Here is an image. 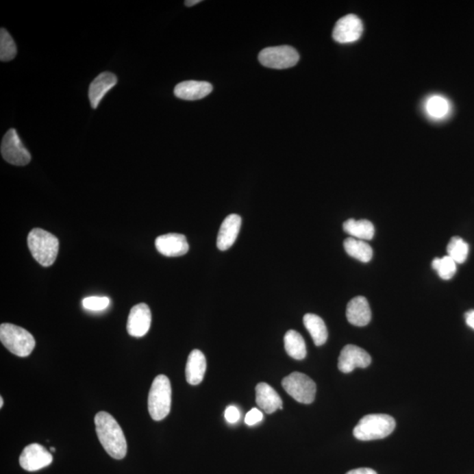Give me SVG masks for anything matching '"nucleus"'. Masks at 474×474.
<instances>
[{"label": "nucleus", "mask_w": 474, "mask_h": 474, "mask_svg": "<svg viewBox=\"0 0 474 474\" xmlns=\"http://www.w3.org/2000/svg\"><path fill=\"white\" fill-rule=\"evenodd\" d=\"M255 401L258 407L266 414H273L283 410V402L277 392L266 383L255 386Z\"/></svg>", "instance_id": "18"}, {"label": "nucleus", "mask_w": 474, "mask_h": 474, "mask_svg": "<svg viewBox=\"0 0 474 474\" xmlns=\"http://www.w3.org/2000/svg\"><path fill=\"white\" fill-rule=\"evenodd\" d=\"M345 251L351 258H356L363 263L372 260L373 251L372 247L363 240L349 237L344 242Z\"/></svg>", "instance_id": "22"}, {"label": "nucleus", "mask_w": 474, "mask_h": 474, "mask_svg": "<svg viewBox=\"0 0 474 474\" xmlns=\"http://www.w3.org/2000/svg\"><path fill=\"white\" fill-rule=\"evenodd\" d=\"M344 230L351 237L360 240H372L375 233L374 226L367 220L349 219L344 223Z\"/></svg>", "instance_id": "21"}, {"label": "nucleus", "mask_w": 474, "mask_h": 474, "mask_svg": "<svg viewBox=\"0 0 474 474\" xmlns=\"http://www.w3.org/2000/svg\"><path fill=\"white\" fill-rule=\"evenodd\" d=\"M372 358L363 349L349 345L342 349L338 358V369L342 373H351L355 368H366L370 366Z\"/></svg>", "instance_id": "11"}, {"label": "nucleus", "mask_w": 474, "mask_h": 474, "mask_svg": "<svg viewBox=\"0 0 474 474\" xmlns=\"http://www.w3.org/2000/svg\"><path fill=\"white\" fill-rule=\"evenodd\" d=\"M155 245L159 253L165 257H181L189 251L186 236L181 234L171 233L158 236Z\"/></svg>", "instance_id": "13"}, {"label": "nucleus", "mask_w": 474, "mask_h": 474, "mask_svg": "<svg viewBox=\"0 0 474 474\" xmlns=\"http://www.w3.org/2000/svg\"><path fill=\"white\" fill-rule=\"evenodd\" d=\"M303 323L305 329L310 332L314 345L321 346L325 344L329 334L322 318L316 314H307L304 316Z\"/></svg>", "instance_id": "20"}, {"label": "nucleus", "mask_w": 474, "mask_h": 474, "mask_svg": "<svg viewBox=\"0 0 474 474\" xmlns=\"http://www.w3.org/2000/svg\"><path fill=\"white\" fill-rule=\"evenodd\" d=\"M213 86L205 81H184L177 85L174 95L184 101H199L210 95Z\"/></svg>", "instance_id": "15"}, {"label": "nucleus", "mask_w": 474, "mask_h": 474, "mask_svg": "<svg viewBox=\"0 0 474 474\" xmlns=\"http://www.w3.org/2000/svg\"><path fill=\"white\" fill-rule=\"evenodd\" d=\"M283 388L299 403L310 404L316 398V385L305 374L295 372L282 380Z\"/></svg>", "instance_id": "6"}, {"label": "nucleus", "mask_w": 474, "mask_h": 474, "mask_svg": "<svg viewBox=\"0 0 474 474\" xmlns=\"http://www.w3.org/2000/svg\"><path fill=\"white\" fill-rule=\"evenodd\" d=\"M346 474H377L375 471L370 469H358L350 471Z\"/></svg>", "instance_id": "31"}, {"label": "nucleus", "mask_w": 474, "mask_h": 474, "mask_svg": "<svg viewBox=\"0 0 474 474\" xmlns=\"http://www.w3.org/2000/svg\"><path fill=\"white\" fill-rule=\"evenodd\" d=\"M467 325L474 329V310H470L464 314Z\"/></svg>", "instance_id": "32"}, {"label": "nucleus", "mask_w": 474, "mask_h": 474, "mask_svg": "<svg viewBox=\"0 0 474 474\" xmlns=\"http://www.w3.org/2000/svg\"><path fill=\"white\" fill-rule=\"evenodd\" d=\"M97 435L109 456L123 460L127 455V445L124 433L113 416L99 412L95 418Z\"/></svg>", "instance_id": "1"}, {"label": "nucleus", "mask_w": 474, "mask_h": 474, "mask_svg": "<svg viewBox=\"0 0 474 474\" xmlns=\"http://www.w3.org/2000/svg\"><path fill=\"white\" fill-rule=\"evenodd\" d=\"M346 317L352 325L366 326L372 319V312L367 299L362 296L352 299L347 305Z\"/></svg>", "instance_id": "17"}, {"label": "nucleus", "mask_w": 474, "mask_h": 474, "mask_svg": "<svg viewBox=\"0 0 474 474\" xmlns=\"http://www.w3.org/2000/svg\"><path fill=\"white\" fill-rule=\"evenodd\" d=\"M258 60L264 67L284 70L295 66L299 60V55L291 46L271 47L260 53Z\"/></svg>", "instance_id": "7"}, {"label": "nucleus", "mask_w": 474, "mask_h": 474, "mask_svg": "<svg viewBox=\"0 0 474 474\" xmlns=\"http://www.w3.org/2000/svg\"><path fill=\"white\" fill-rule=\"evenodd\" d=\"M117 77L114 73H102L93 79L89 87V99L93 109L98 108L105 95L117 85Z\"/></svg>", "instance_id": "16"}, {"label": "nucleus", "mask_w": 474, "mask_h": 474, "mask_svg": "<svg viewBox=\"0 0 474 474\" xmlns=\"http://www.w3.org/2000/svg\"><path fill=\"white\" fill-rule=\"evenodd\" d=\"M83 307L90 311H101L110 305V299L108 297H87L83 299Z\"/></svg>", "instance_id": "28"}, {"label": "nucleus", "mask_w": 474, "mask_h": 474, "mask_svg": "<svg viewBox=\"0 0 474 474\" xmlns=\"http://www.w3.org/2000/svg\"><path fill=\"white\" fill-rule=\"evenodd\" d=\"M395 420L388 414H368L355 427L353 434L360 441H372L383 439L394 432Z\"/></svg>", "instance_id": "3"}, {"label": "nucleus", "mask_w": 474, "mask_h": 474, "mask_svg": "<svg viewBox=\"0 0 474 474\" xmlns=\"http://www.w3.org/2000/svg\"><path fill=\"white\" fill-rule=\"evenodd\" d=\"M426 112L429 117L435 120H441L450 113V102L445 97L434 95L429 97L426 102Z\"/></svg>", "instance_id": "24"}, {"label": "nucleus", "mask_w": 474, "mask_h": 474, "mask_svg": "<svg viewBox=\"0 0 474 474\" xmlns=\"http://www.w3.org/2000/svg\"><path fill=\"white\" fill-rule=\"evenodd\" d=\"M201 2V0H187V1L185 2V4L186 6H192L197 5Z\"/></svg>", "instance_id": "33"}, {"label": "nucleus", "mask_w": 474, "mask_h": 474, "mask_svg": "<svg viewBox=\"0 0 474 474\" xmlns=\"http://www.w3.org/2000/svg\"><path fill=\"white\" fill-rule=\"evenodd\" d=\"M363 23L355 14L340 18L333 30V38L339 43L354 42L363 34Z\"/></svg>", "instance_id": "10"}, {"label": "nucleus", "mask_w": 474, "mask_h": 474, "mask_svg": "<svg viewBox=\"0 0 474 474\" xmlns=\"http://www.w3.org/2000/svg\"><path fill=\"white\" fill-rule=\"evenodd\" d=\"M3 404H4V400H3L2 397H0V408H2Z\"/></svg>", "instance_id": "34"}, {"label": "nucleus", "mask_w": 474, "mask_h": 474, "mask_svg": "<svg viewBox=\"0 0 474 474\" xmlns=\"http://www.w3.org/2000/svg\"><path fill=\"white\" fill-rule=\"evenodd\" d=\"M0 340L9 351L18 357H27L36 347V340L32 334L23 327L11 323L1 324Z\"/></svg>", "instance_id": "4"}, {"label": "nucleus", "mask_w": 474, "mask_h": 474, "mask_svg": "<svg viewBox=\"0 0 474 474\" xmlns=\"http://www.w3.org/2000/svg\"><path fill=\"white\" fill-rule=\"evenodd\" d=\"M151 311L149 305L140 303L130 310L127 319V333L134 338H142L148 333L151 325Z\"/></svg>", "instance_id": "12"}, {"label": "nucleus", "mask_w": 474, "mask_h": 474, "mask_svg": "<svg viewBox=\"0 0 474 474\" xmlns=\"http://www.w3.org/2000/svg\"><path fill=\"white\" fill-rule=\"evenodd\" d=\"M51 452H55V449L54 447H51Z\"/></svg>", "instance_id": "35"}, {"label": "nucleus", "mask_w": 474, "mask_h": 474, "mask_svg": "<svg viewBox=\"0 0 474 474\" xmlns=\"http://www.w3.org/2000/svg\"><path fill=\"white\" fill-rule=\"evenodd\" d=\"M1 155L8 163L24 166L30 163L31 155L21 142L16 130L12 129L6 132L1 142Z\"/></svg>", "instance_id": "8"}, {"label": "nucleus", "mask_w": 474, "mask_h": 474, "mask_svg": "<svg viewBox=\"0 0 474 474\" xmlns=\"http://www.w3.org/2000/svg\"><path fill=\"white\" fill-rule=\"evenodd\" d=\"M432 268L441 279L449 280L456 273L457 264L449 255H445L442 258H436L432 262Z\"/></svg>", "instance_id": "26"}, {"label": "nucleus", "mask_w": 474, "mask_h": 474, "mask_svg": "<svg viewBox=\"0 0 474 474\" xmlns=\"http://www.w3.org/2000/svg\"><path fill=\"white\" fill-rule=\"evenodd\" d=\"M29 251L40 266H51L57 260L59 241L51 233L42 229H34L27 236Z\"/></svg>", "instance_id": "2"}, {"label": "nucleus", "mask_w": 474, "mask_h": 474, "mask_svg": "<svg viewBox=\"0 0 474 474\" xmlns=\"http://www.w3.org/2000/svg\"><path fill=\"white\" fill-rule=\"evenodd\" d=\"M242 218L238 214L227 215L221 223L217 237V247L220 251H227L236 242L241 229Z\"/></svg>", "instance_id": "14"}, {"label": "nucleus", "mask_w": 474, "mask_h": 474, "mask_svg": "<svg viewBox=\"0 0 474 474\" xmlns=\"http://www.w3.org/2000/svg\"><path fill=\"white\" fill-rule=\"evenodd\" d=\"M447 253L456 264H463L469 257V243L460 236H453L448 243Z\"/></svg>", "instance_id": "25"}, {"label": "nucleus", "mask_w": 474, "mask_h": 474, "mask_svg": "<svg viewBox=\"0 0 474 474\" xmlns=\"http://www.w3.org/2000/svg\"><path fill=\"white\" fill-rule=\"evenodd\" d=\"M17 55L16 45L8 30L1 29L0 32V60L12 61Z\"/></svg>", "instance_id": "27"}, {"label": "nucleus", "mask_w": 474, "mask_h": 474, "mask_svg": "<svg viewBox=\"0 0 474 474\" xmlns=\"http://www.w3.org/2000/svg\"><path fill=\"white\" fill-rule=\"evenodd\" d=\"M171 407V386L165 375L155 377L149 390L148 408L153 420L162 421L169 414Z\"/></svg>", "instance_id": "5"}, {"label": "nucleus", "mask_w": 474, "mask_h": 474, "mask_svg": "<svg viewBox=\"0 0 474 474\" xmlns=\"http://www.w3.org/2000/svg\"><path fill=\"white\" fill-rule=\"evenodd\" d=\"M53 456L45 447L39 444H32L24 448L20 457V464L27 472H36L52 463Z\"/></svg>", "instance_id": "9"}, {"label": "nucleus", "mask_w": 474, "mask_h": 474, "mask_svg": "<svg viewBox=\"0 0 474 474\" xmlns=\"http://www.w3.org/2000/svg\"><path fill=\"white\" fill-rule=\"evenodd\" d=\"M207 370V360L201 351L193 350L187 360L186 367V382L190 385L201 384Z\"/></svg>", "instance_id": "19"}, {"label": "nucleus", "mask_w": 474, "mask_h": 474, "mask_svg": "<svg viewBox=\"0 0 474 474\" xmlns=\"http://www.w3.org/2000/svg\"><path fill=\"white\" fill-rule=\"evenodd\" d=\"M264 416L263 413L261 412L258 408H252L251 411H249L248 414L245 416V423L249 426H253L255 424L260 423L263 420Z\"/></svg>", "instance_id": "29"}, {"label": "nucleus", "mask_w": 474, "mask_h": 474, "mask_svg": "<svg viewBox=\"0 0 474 474\" xmlns=\"http://www.w3.org/2000/svg\"><path fill=\"white\" fill-rule=\"evenodd\" d=\"M284 342H285L286 351L290 357L296 360H304L307 356V347L301 334L295 330H289L286 333Z\"/></svg>", "instance_id": "23"}, {"label": "nucleus", "mask_w": 474, "mask_h": 474, "mask_svg": "<svg viewBox=\"0 0 474 474\" xmlns=\"http://www.w3.org/2000/svg\"><path fill=\"white\" fill-rule=\"evenodd\" d=\"M225 419L227 423H236L240 419V412L236 406H229L225 410Z\"/></svg>", "instance_id": "30"}]
</instances>
